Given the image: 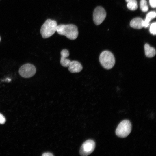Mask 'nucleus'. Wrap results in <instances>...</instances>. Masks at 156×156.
I'll list each match as a JSON object with an SVG mask.
<instances>
[{"mask_svg":"<svg viewBox=\"0 0 156 156\" xmlns=\"http://www.w3.org/2000/svg\"><path fill=\"white\" fill-rule=\"evenodd\" d=\"M56 31L61 35H64L72 40L76 39L78 35V28L73 24H61L57 25Z\"/></svg>","mask_w":156,"mask_h":156,"instance_id":"obj_1","label":"nucleus"},{"mask_svg":"<svg viewBox=\"0 0 156 156\" xmlns=\"http://www.w3.org/2000/svg\"><path fill=\"white\" fill-rule=\"evenodd\" d=\"M57 22L54 20L47 19L41 27V34L43 38H48L53 35L56 31Z\"/></svg>","mask_w":156,"mask_h":156,"instance_id":"obj_2","label":"nucleus"},{"mask_svg":"<svg viewBox=\"0 0 156 156\" xmlns=\"http://www.w3.org/2000/svg\"><path fill=\"white\" fill-rule=\"evenodd\" d=\"M99 61L102 66L105 68L109 69L114 66L115 60L113 54L108 51L102 52L99 56Z\"/></svg>","mask_w":156,"mask_h":156,"instance_id":"obj_3","label":"nucleus"},{"mask_svg":"<svg viewBox=\"0 0 156 156\" xmlns=\"http://www.w3.org/2000/svg\"><path fill=\"white\" fill-rule=\"evenodd\" d=\"M131 130V124L128 120H124L118 125L116 130V135L119 137L125 138L130 133Z\"/></svg>","mask_w":156,"mask_h":156,"instance_id":"obj_4","label":"nucleus"},{"mask_svg":"<svg viewBox=\"0 0 156 156\" xmlns=\"http://www.w3.org/2000/svg\"><path fill=\"white\" fill-rule=\"evenodd\" d=\"M36 72L35 66L33 64L27 63L21 66L19 70L20 75L25 78H29L33 76Z\"/></svg>","mask_w":156,"mask_h":156,"instance_id":"obj_5","label":"nucleus"},{"mask_svg":"<svg viewBox=\"0 0 156 156\" xmlns=\"http://www.w3.org/2000/svg\"><path fill=\"white\" fill-rule=\"evenodd\" d=\"M95 143L94 140L89 139L86 141L82 145L79 153L82 156H87L91 154L94 149Z\"/></svg>","mask_w":156,"mask_h":156,"instance_id":"obj_6","label":"nucleus"},{"mask_svg":"<svg viewBox=\"0 0 156 156\" xmlns=\"http://www.w3.org/2000/svg\"><path fill=\"white\" fill-rule=\"evenodd\" d=\"M106 16L105 10L102 7L98 6L94 10L93 13V20L96 25L100 24L104 20Z\"/></svg>","mask_w":156,"mask_h":156,"instance_id":"obj_7","label":"nucleus"},{"mask_svg":"<svg viewBox=\"0 0 156 156\" xmlns=\"http://www.w3.org/2000/svg\"><path fill=\"white\" fill-rule=\"evenodd\" d=\"M61 64L64 67H68L71 62L70 60L67 58L69 55L68 51L66 49L62 50L61 52Z\"/></svg>","mask_w":156,"mask_h":156,"instance_id":"obj_8","label":"nucleus"},{"mask_svg":"<svg viewBox=\"0 0 156 156\" xmlns=\"http://www.w3.org/2000/svg\"><path fill=\"white\" fill-rule=\"evenodd\" d=\"M68 67L69 70L72 73L79 72L83 69L81 64L76 61H71Z\"/></svg>","mask_w":156,"mask_h":156,"instance_id":"obj_9","label":"nucleus"},{"mask_svg":"<svg viewBox=\"0 0 156 156\" xmlns=\"http://www.w3.org/2000/svg\"><path fill=\"white\" fill-rule=\"evenodd\" d=\"M144 20L141 18L137 17L132 19L130 25L132 27L136 29H141L143 27Z\"/></svg>","mask_w":156,"mask_h":156,"instance_id":"obj_10","label":"nucleus"},{"mask_svg":"<svg viewBox=\"0 0 156 156\" xmlns=\"http://www.w3.org/2000/svg\"><path fill=\"white\" fill-rule=\"evenodd\" d=\"M146 56L149 58L154 57L156 54L155 49L151 47L148 44H146L144 47Z\"/></svg>","mask_w":156,"mask_h":156,"instance_id":"obj_11","label":"nucleus"},{"mask_svg":"<svg viewBox=\"0 0 156 156\" xmlns=\"http://www.w3.org/2000/svg\"><path fill=\"white\" fill-rule=\"evenodd\" d=\"M156 13L155 12L152 11L148 12L146 15L145 20L143 21V27L145 28L147 27L149 24L150 21L152 19L155 18Z\"/></svg>","mask_w":156,"mask_h":156,"instance_id":"obj_12","label":"nucleus"},{"mask_svg":"<svg viewBox=\"0 0 156 156\" xmlns=\"http://www.w3.org/2000/svg\"><path fill=\"white\" fill-rule=\"evenodd\" d=\"M127 8L131 10H135L138 8L137 2L136 0H133L128 2Z\"/></svg>","mask_w":156,"mask_h":156,"instance_id":"obj_13","label":"nucleus"},{"mask_svg":"<svg viewBox=\"0 0 156 156\" xmlns=\"http://www.w3.org/2000/svg\"><path fill=\"white\" fill-rule=\"evenodd\" d=\"M140 7L142 11L146 12L148 10V7L146 0H141L140 2Z\"/></svg>","mask_w":156,"mask_h":156,"instance_id":"obj_14","label":"nucleus"},{"mask_svg":"<svg viewBox=\"0 0 156 156\" xmlns=\"http://www.w3.org/2000/svg\"><path fill=\"white\" fill-rule=\"evenodd\" d=\"M156 23L155 22L152 23L150 26V32L153 35H155L156 34Z\"/></svg>","mask_w":156,"mask_h":156,"instance_id":"obj_15","label":"nucleus"},{"mask_svg":"<svg viewBox=\"0 0 156 156\" xmlns=\"http://www.w3.org/2000/svg\"><path fill=\"white\" fill-rule=\"evenodd\" d=\"M149 4L153 8H155L156 6V0H149Z\"/></svg>","mask_w":156,"mask_h":156,"instance_id":"obj_16","label":"nucleus"},{"mask_svg":"<svg viewBox=\"0 0 156 156\" xmlns=\"http://www.w3.org/2000/svg\"><path fill=\"white\" fill-rule=\"evenodd\" d=\"M5 121L6 120L4 116L0 113V124H4L5 122Z\"/></svg>","mask_w":156,"mask_h":156,"instance_id":"obj_17","label":"nucleus"},{"mask_svg":"<svg viewBox=\"0 0 156 156\" xmlns=\"http://www.w3.org/2000/svg\"><path fill=\"white\" fill-rule=\"evenodd\" d=\"M42 156H53V155L52 153L50 152H45L43 153Z\"/></svg>","mask_w":156,"mask_h":156,"instance_id":"obj_18","label":"nucleus"},{"mask_svg":"<svg viewBox=\"0 0 156 156\" xmlns=\"http://www.w3.org/2000/svg\"><path fill=\"white\" fill-rule=\"evenodd\" d=\"M132 0H126V1L127 2H128L129 1H132Z\"/></svg>","mask_w":156,"mask_h":156,"instance_id":"obj_19","label":"nucleus"},{"mask_svg":"<svg viewBox=\"0 0 156 156\" xmlns=\"http://www.w3.org/2000/svg\"><path fill=\"white\" fill-rule=\"evenodd\" d=\"M0 40H1V38H0Z\"/></svg>","mask_w":156,"mask_h":156,"instance_id":"obj_20","label":"nucleus"}]
</instances>
